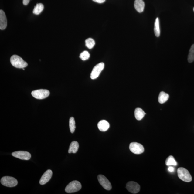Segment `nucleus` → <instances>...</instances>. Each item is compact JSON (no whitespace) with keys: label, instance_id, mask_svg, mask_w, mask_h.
<instances>
[{"label":"nucleus","instance_id":"6","mask_svg":"<svg viewBox=\"0 0 194 194\" xmlns=\"http://www.w3.org/2000/svg\"><path fill=\"white\" fill-rule=\"evenodd\" d=\"M129 148L131 152L136 154H142L144 151V146L138 142L131 143Z\"/></svg>","mask_w":194,"mask_h":194},{"label":"nucleus","instance_id":"4","mask_svg":"<svg viewBox=\"0 0 194 194\" xmlns=\"http://www.w3.org/2000/svg\"><path fill=\"white\" fill-rule=\"evenodd\" d=\"M1 182L3 185L9 187H15L18 184V181L16 179L9 176H5L2 178Z\"/></svg>","mask_w":194,"mask_h":194},{"label":"nucleus","instance_id":"11","mask_svg":"<svg viewBox=\"0 0 194 194\" xmlns=\"http://www.w3.org/2000/svg\"><path fill=\"white\" fill-rule=\"evenodd\" d=\"M53 172L51 170H48L43 174L40 180V184L41 185H44L50 181L52 177Z\"/></svg>","mask_w":194,"mask_h":194},{"label":"nucleus","instance_id":"24","mask_svg":"<svg viewBox=\"0 0 194 194\" xmlns=\"http://www.w3.org/2000/svg\"><path fill=\"white\" fill-rule=\"evenodd\" d=\"M90 55L87 51H85L80 54V57L83 60H87L90 58Z\"/></svg>","mask_w":194,"mask_h":194},{"label":"nucleus","instance_id":"20","mask_svg":"<svg viewBox=\"0 0 194 194\" xmlns=\"http://www.w3.org/2000/svg\"><path fill=\"white\" fill-rule=\"evenodd\" d=\"M166 165H173L176 166L177 165V162H176L173 157L172 156H170L166 158L165 161Z\"/></svg>","mask_w":194,"mask_h":194},{"label":"nucleus","instance_id":"25","mask_svg":"<svg viewBox=\"0 0 194 194\" xmlns=\"http://www.w3.org/2000/svg\"><path fill=\"white\" fill-rule=\"evenodd\" d=\"M30 0H23V5H26L28 4L30 2Z\"/></svg>","mask_w":194,"mask_h":194},{"label":"nucleus","instance_id":"15","mask_svg":"<svg viewBox=\"0 0 194 194\" xmlns=\"http://www.w3.org/2000/svg\"><path fill=\"white\" fill-rule=\"evenodd\" d=\"M79 145L77 142L76 141H73L72 142L70 145L69 150H68V153L69 154L76 153L79 148Z\"/></svg>","mask_w":194,"mask_h":194},{"label":"nucleus","instance_id":"10","mask_svg":"<svg viewBox=\"0 0 194 194\" xmlns=\"http://www.w3.org/2000/svg\"><path fill=\"white\" fill-rule=\"evenodd\" d=\"M126 188L128 191L133 194H136L139 192L140 189V186L136 182L131 181L126 184Z\"/></svg>","mask_w":194,"mask_h":194},{"label":"nucleus","instance_id":"7","mask_svg":"<svg viewBox=\"0 0 194 194\" xmlns=\"http://www.w3.org/2000/svg\"><path fill=\"white\" fill-rule=\"evenodd\" d=\"M104 67V64L100 63L95 66L91 72L90 77L92 79H95L99 76Z\"/></svg>","mask_w":194,"mask_h":194},{"label":"nucleus","instance_id":"8","mask_svg":"<svg viewBox=\"0 0 194 194\" xmlns=\"http://www.w3.org/2000/svg\"><path fill=\"white\" fill-rule=\"evenodd\" d=\"M12 155L19 159L23 160H29L31 158V154L30 153L25 151H17L12 153Z\"/></svg>","mask_w":194,"mask_h":194},{"label":"nucleus","instance_id":"12","mask_svg":"<svg viewBox=\"0 0 194 194\" xmlns=\"http://www.w3.org/2000/svg\"><path fill=\"white\" fill-rule=\"evenodd\" d=\"M7 21L5 13L2 10H0V29L5 30L7 26Z\"/></svg>","mask_w":194,"mask_h":194},{"label":"nucleus","instance_id":"9","mask_svg":"<svg viewBox=\"0 0 194 194\" xmlns=\"http://www.w3.org/2000/svg\"><path fill=\"white\" fill-rule=\"evenodd\" d=\"M99 183L106 190L109 191L112 189L111 184L107 178L103 175H99L97 177Z\"/></svg>","mask_w":194,"mask_h":194},{"label":"nucleus","instance_id":"2","mask_svg":"<svg viewBox=\"0 0 194 194\" xmlns=\"http://www.w3.org/2000/svg\"><path fill=\"white\" fill-rule=\"evenodd\" d=\"M178 177L183 181L191 182L192 177L189 172L187 169L183 168H179L177 170Z\"/></svg>","mask_w":194,"mask_h":194},{"label":"nucleus","instance_id":"5","mask_svg":"<svg viewBox=\"0 0 194 194\" xmlns=\"http://www.w3.org/2000/svg\"><path fill=\"white\" fill-rule=\"evenodd\" d=\"M31 94L35 98L43 99L47 97L50 94V92L46 89H39L33 91Z\"/></svg>","mask_w":194,"mask_h":194},{"label":"nucleus","instance_id":"28","mask_svg":"<svg viewBox=\"0 0 194 194\" xmlns=\"http://www.w3.org/2000/svg\"><path fill=\"white\" fill-rule=\"evenodd\" d=\"M22 69L23 70H25V69L24 68H22Z\"/></svg>","mask_w":194,"mask_h":194},{"label":"nucleus","instance_id":"27","mask_svg":"<svg viewBox=\"0 0 194 194\" xmlns=\"http://www.w3.org/2000/svg\"><path fill=\"white\" fill-rule=\"evenodd\" d=\"M168 170L170 172H173L174 171V168L172 166H170L168 168Z\"/></svg>","mask_w":194,"mask_h":194},{"label":"nucleus","instance_id":"19","mask_svg":"<svg viewBox=\"0 0 194 194\" xmlns=\"http://www.w3.org/2000/svg\"><path fill=\"white\" fill-rule=\"evenodd\" d=\"M44 9V5L42 3L37 4L33 9V13L35 15H38L42 12Z\"/></svg>","mask_w":194,"mask_h":194},{"label":"nucleus","instance_id":"1","mask_svg":"<svg viewBox=\"0 0 194 194\" xmlns=\"http://www.w3.org/2000/svg\"><path fill=\"white\" fill-rule=\"evenodd\" d=\"M10 62L12 65L14 67L18 68H23L26 67L28 64L22 58L16 55H14L11 56Z\"/></svg>","mask_w":194,"mask_h":194},{"label":"nucleus","instance_id":"22","mask_svg":"<svg viewBox=\"0 0 194 194\" xmlns=\"http://www.w3.org/2000/svg\"><path fill=\"white\" fill-rule=\"evenodd\" d=\"M69 126L70 132L73 134L75 131L76 128L75 121L73 117H70L69 121Z\"/></svg>","mask_w":194,"mask_h":194},{"label":"nucleus","instance_id":"3","mask_svg":"<svg viewBox=\"0 0 194 194\" xmlns=\"http://www.w3.org/2000/svg\"><path fill=\"white\" fill-rule=\"evenodd\" d=\"M82 185L79 182L74 181L70 182L66 186L65 191L67 193H75L81 189Z\"/></svg>","mask_w":194,"mask_h":194},{"label":"nucleus","instance_id":"17","mask_svg":"<svg viewBox=\"0 0 194 194\" xmlns=\"http://www.w3.org/2000/svg\"><path fill=\"white\" fill-rule=\"evenodd\" d=\"M169 96L163 91L161 92L158 97V101L160 104H163L168 101Z\"/></svg>","mask_w":194,"mask_h":194},{"label":"nucleus","instance_id":"14","mask_svg":"<svg viewBox=\"0 0 194 194\" xmlns=\"http://www.w3.org/2000/svg\"><path fill=\"white\" fill-rule=\"evenodd\" d=\"M98 128L102 132H105L109 128V123L106 121L103 120L100 121L97 124Z\"/></svg>","mask_w":194,"mask_h":194},{"label":"nucleus","instance_id":"26","mask_svg":"<svg viewBox=\"0 0 194 194\" xmlns=\"http://www.w3.org/2000/svg\"><path fill=\"white\" fill-rule=\"evenodd\" d=\"M94 2L99 3H102L104 2L105 0H93Z\"/></svg>","mask_w":194,"mask_h":194},{"label":"nucleus","instance_id":"29","mask_svg":"<svg viewBox=\"0 0 194 194\" xmlns=\"http://www.w3.org/2000/svg\"><path fill=\"white\" fill-rule=\"evenodd\" d=\"M193 11H194V8H193Z\"/></svg>","mask_w":194,"mask_h":194},{"label":"nucleus","instance_id":"16","mask_svg":"<svg viewBox=\"0 0 194 194\" xmlns=\"http://www.w3.org/2000/svg\"><path fill=\"white\" fill-rule=\"evenodd\" d=\"M146 114L144 111L140 108H137L134 111V115L137 120L140 121L142 120L144 117L145 115Z\"/></svg>","mask_w":194,"mask_h":194},{"label":"nucleus","instance_id":"23","mask_svg":"<svg viewBox=\"0 0 194 194\" xmlns=\"http://www.w3.org/2000/svg\"><path fill=\"white\" fill-rule=\"evenodd\" d=\"M86 46L89 49H91L94 46L95 43V41L93 39L88 38L85 40Z\"/></svg>","mask_w":194,"mask_h":194},{"label":"nucleus","instance_id":"21","mask_svg":"<svg viewBox=\"0 0 194 194\" xmlns=\"http://www.w3.org/2000/svg\"><path fill=\"white\" fill-rule=\"evenodd\" d=\"M188 60L190 63L193 62L194 61V44L192 45L190 49L189 55H188Z\"/></svg>","mask_w":194,"mask_h":194},{"label":"nucleus","instance_id":"18","mask_svg":"<svg viewBox=\"0 0 194 194\" xmlns=\"http://www.w3.org/2000/svg\"><path fill=\"white\" fill-rule=\"evenodd\" d=\"M154 31L155 35L156 37H158L160 34L159 21L158 18H157L155 22Z\"/></svg>","mask_w":194,"mask_h":194},{"label":"nucleus","instance_id":"13","mask_svg":"<svg viewBox=\"0 0 194 194\" xmlns=\"http://www.w3.org/2000/svg\"><path fill=\"white\" fill-rule=\"evenodd\" d=\"M135 9L139 13H142L144 10L145 3L143 0H135L134 3Z\"/></svg>","mask_w":194,"mask_h":194}]
</instances>
